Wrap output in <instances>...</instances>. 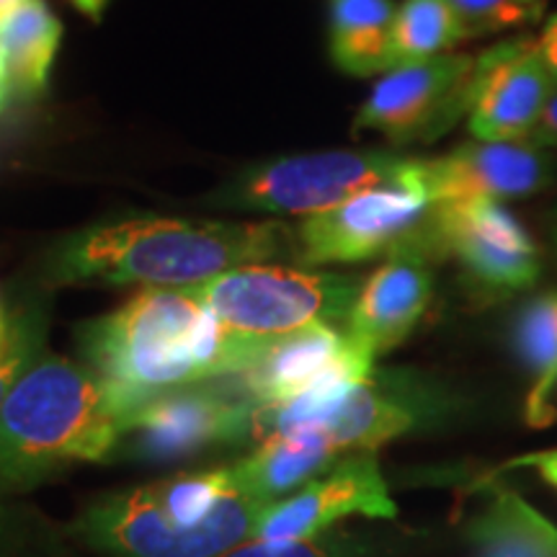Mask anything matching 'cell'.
<instances>
[{"label":"cell","instance_id":"30bf717a","mask_svg":"<svg viewBox=\"0 0 557 557\" xmlns=\"http://www.w3.org/2000/svg\"><path fill=\"white\" fill-rule=\"evenodd\" d=\"M209 382L169 389L143 403L129 416L120 449L135 459L169 462L253 434L259 406L243 385L220 387Z\"/></svg>","mask_w":557,"mask_h":557},{"label":"cell","instance_id":"8fae6325","mask_svg":"<svg viewBox=\"0 0 557 557\" xmlns=\"http://www.w3.org/2000/svg\"><path fill=\"white\" fill-rule=\"evenodd\" d=\"M555 86L537 39L500 41L475 58L470 132L485 143H524Z\"/></svg>","mask_w":557,"mask_h":557},{"label":"cell","instance_id":"4dcf8cb0","mask_svg":"<svg viewBox=\"0 0 557 557\" xmlns=\"http://www.w3.org/2000/svg\"><path fill=\"white\" fill-rule=\"evenodd\" d=\"M549 24H557V13H555V16H549Z\"/></svg>","mask_w":557,"mask_h":557},{"label":"cell","instance_id":"603a6c76","mask_svg":"<svg viewBox=\"0 0 557 557\" xmlns=\"http://www.w3.org/2000/svg\"><path fill=\"white\" fill-rule=\"evenodd\" d=\"M45 344V323L37 312H0V406L37 361Z\"/></svg>","mask_w":557,"mask_h":557},{"label":"cell","instance_id":"4316f807","mask_svg":"<svg viewBox=\"0 0 557 557\" xmlns=\"http://www.w3.org/2000/svg\"><path fill=\"white\" fill-rule=\"evenodd\" d=\"M506 468H534L542 475V480L557 491V449L529 451V455H524V457L511 459Z\"/></svg>","mask_w":557,"mask_h":557},{"label":"cell","instance_id":"9a60e30c","mask_svg":"<svg viewBox=\"0 0 557 557\" xmlns=\"http://www.w3.org/2000/svg\"><path fill=\"white\" fill-rule=\"evenodd\" d=\"M557 165L549 150L532 143H465L426 160V184L436 205L465 199H527L545 191Z\"/></svg>","mask_w":557,"mask_h":557},{"label":"cell","instance_id":"484cf974","mask_svg":"<svg viewBox=\"0 0 557 557\" xmlns=\"http://www.w3.org/2000/svg\"><path fill=\"white\" fill-rule=\"evenodd\" d=\"M524 143H532L537 145L542 150H549V152H557V86L553 90V96H549L545 109H542L537 124H534V129L529 132V137Z\"/></svg>","mask_w":557,"mask_h":557},{"label":"cell","instance_id":"4fadbf2b","mask_svg":"<svg viewBox=\"0 0 557 557\" xmlns=\"http://www.w3.org/2000/svg\"><path fill=\"white\" fill-rule=\"evenodd\" d=\"M395 513L398 506L389 498L377 459L372 451H357L292 496L271 504L253 540H305L331 529L338 519H395Z\"/></svg>","mask_w":557,"mask_h":557},{"label":"cell","instance_id":"5bb4252c","mask_svg":"<svg viewBox=\"0 0 557 557\" xmlns=\"http://www.w3.org/2000/svg\"><path fill=\"white\" fill-rule=\"evenodd\" d=\"M444 410V400L423 380L406 372H377L348 393L318 426L338 451H374Z\"/></svg>","mask_w":557,"mask_h":557},{"label":"cell","instance_id":"44dd1931","mask_svg":"<svg viewBox=\"0 0 557 557\" xmlns=\"http://www.w3.org/2000/svg\"><path fill=\"white\" fill-rule=\"evenodd\" d=\"M468 39L451 0H406L395 13L393 67L447 54Z\"/></svg>","mask_w":557,"mask_h":557},{"label":"cell","instance_id":"ffe728a7","mask_svg":"<svg viewBox=\"0 0 557 557\" xmlns=\"http://www.w3.org/2000/svg\"><path fill=\"white\" fill-rule=\"evenodd\" d=\"M468 534L472 557H557L555 524L508 487H493Z\"/></svg>","mask_w":557,"mask_h":557},{"label":"cell","instance_id":"83f0119b","mask_svg":"<svg viewBox=\"0 0 557 557\" xmlns=\"http://www.w3.org/2000/svg\"><path fill=\"white\" fill-rule=\"evenodd\" d=\"M537 45H540V52L549 65V70L557 75V24H549L547 21L545 32L537 37Z\"/></svg>","mask_w":557,"mask_h":557},{"label":"cell","instance_id":"ac0fdd59","mask_svg":"<svg viewBox=\"0 0 557 557\" xmlns=\"http://www.w3.org/2000/svg\"><path fill=\"white\" fill-rule=\"evenodd\" d=\"M513 346L529 374L524 421L547 429L557 421L553 393L557 385V289L527 299L513 320Z\"/></svg>","mask_w":557,"mask_h":557},{"label":"cell","instance_id":"6da1fadb","mask_svg":"<svg viewBox=\"0 0 557 557\" xmlns=\"http://www.w3.org/2000/svg\"><path fill=\"white\" fill-rule=\"evenodd\" d=\"M267 348L230 333L189 287H148L81 331L88 369L135 410L169 389L248 372Z\"/></svg>","mask_w":557,"mask_h":557},{"label":"cell","instance_id":"52a82bcc","mask_svg":"<svg viewBox=\"0 0 557 557\" xmlns=\"http://www.w3.org/2000/svg\"><path fill=\"white\" fill-rule=\"evenodd\" d=\"M426 235L438 259L451 256L472 295L485 302L517 297L542 278V248L500 201L465 199L436 205Z\"/></svg>","mask_w":557,"mask_h":557},{"label":"cell","instance_id":"cb8c5ba5","mask_svg":"<svg viewBox=\"0 0 557 557\" xmlns=\"http://www.w3.org/2000/svg\"><path fill=\"white\" fill-rule=\"evenodd\" d=\"M468 39L500 34L537 24L545 16L547 0H451Z\"/></svg>","mask_w":557,"mask_h":557},{"label":"cell","instance_id":"ba28073f","mask_svg":"<svg viewBox=\"0 0 557 557\" xmlns=\"http://www.w3.org/2000/svg\"><path fill=\"white\" fill-rule=\"evenodd\" d=\"M410 160L387 150H325L282 158L246 173L225 201L310 218L395 178Z\"/></svg>","mask_w":557,"mask_h":557},{"label":"cell","instance_id":"d4e9b609","mask_svg":"<svg viewBox=\"0 0 557 557\" xmlns=\"http://www.w3.org/2000/svg\"><path fill=\"white\" fill-rule=\"evenodd\" d=\"M367 545L346 532L305 540H248L220 557H364Z\"/></svg>","mask_w":557,"mask_h":557},{"label":"cell","instance_id":"7c38bea8","mask_svg":"<svg viewBox=\"0 0 557 557\" xmlns=\"http://www.w3.org/2000/svg\"><path fill=\"white\" fill-rule=\"evenodd\" d=\"M438 253L426 235V222L387 253V261L367 278L346 320V333L374 359L410 336L434 295Z\"/></svg>","mask_w":557,"mask_h":557},{"label":"cell","instance_id":"1f68e13d","mask_svg":"<svg viewBox=\"0 0 557 557\" xmlns=\"http://www.w3.org/2000/svg\"><path fill=\"white\" fill-rule=\"evenodd\" d=\"M0 312H3V305H0Z\"/></svg>","mask_w":557,"mask_h":557},{"label":"cell","instance_id":"2e32d148","mask_svg":"<svg viewBox=\"0 0 557 557\" xmlns=\"http://www.w3.org/2000/svg\"><path fill=\"white\" fill-rule=\"evenodd\" d=\"M62 39L60 18L45 0H21L0 21V114L39 99Z\"/></svg>","mask_w":557,"mask_h":557},{"label":"cell","instance_id":"277c9868","mask_svg":"<svg viewBox=\"0 0 557 557\" xmlns=\"http://www.w3.org/2000/svg\"><path fill=\"white\" fill-rule=\"evenodd\" d=\"M269 506L233 468L184 472L94 500L70 534L111 557H220L253 540Z\"/></svg>","mask_w":557,"mask_h":557},{"label":"cell","instance_id":"9c48e42d","mask_svg":"<svg viewBox=\"0 0 557 557\" xmlns=\"http://www.w3.org/2000/svg\"><path fill=\"white\" fill-rule=\"evenodd\" d=\"M472 54H438L387 70L354 120V132H380L395 145L431 143L472 109Z\"/></svg>","mask_w":557,"mask_h":557},{"label":"cell","instance_id":"7402d4cb","mask_svg":"<svg viewBox=\"0 0 557 557\" xmlns=\"http://www.w3.org/2000/svg\"><path fill=\"white\" fill-rule=\"evenodd\" d=\"M75 537L39 508L0 498V557H75Z\"/></svg>","mask_w":557,"mask_h":557},{"label":"cell","instance_id":"3957f363","mask_svg":"<svg viewBox=\"0 0 557 557\" xmlns=\"http://www.w3.org/2000/svg\"><path fill=\"white\" fill-rule=\"evenodd\" d=\"M135 406L94 369L41 354L0 406V498L120 449Z\"/></svg>","mask_w":557,"mask_h":557},{"label":"cell","instance_id":"8992f818","mask_svg":"<svg viewBox=\"0 0 557 557\" xmlns=\"http://www.w3.org/2000/svg\"><path fill=\"white\" fill-rule=\"evenodd\" d=\"M431 212L426 160L413 158L385 184L305 218L295 233L297 259L308 267L374 259L413 235Z\"/></svg>","mask_w":557,"mask_h":557},{"label":"cell","instance_id":"e0dca14e","mask_svg":"<svg viewBox=\"0 0 557 557\" xmlns=\"http://www.w3.org/2000/svg\"><path fill=\"white\" fill-rule=\"evenodd\" d=\"M338 449L318 426H299L263 436L256 451L230 465L238 483L263 504H276L312 478L331 470Z\"/></svg>","mask_w":557,"mask_h":557},{"label":"cell","instance_id":"f1b7e54d","mask_svg":"<svg viewBox=\"0 0 557 557\" xmlns=\"http://www.w3.org/2000/svg\"><path fill=\"white\" fill-rule=\"evenodd\" d=\"M70 3H73L75 9L83 13V16H88L94 21H99L103 9H107V0H70Z\"/></svg>","mask_w":557,"mask_h":557},{"label":"cell","instance_id":"5b68a950","mask_svg":"<svg viewBox=\"0 0 557 557\" xmlns=\"http://www.w3.org/2000/svg\"><path fill=\"white\" fill-rule=\"evenodd\" d=\"M189 289L230 333L271 346L310 325L348 320L361 287L351 276L256 263Z\"/></svg>","mask_w":557,"mask_h":557},{"label":"cell","instance_id":"7a4b0ae2","mask_svg":"<svg viewBox=\"0 0 557 557\" xmlns=\"http://www.w3.org/2000/svg\"><path fill=\"white\" fill-rule=\"evenodd\" d=\"M289 250H295V233L282 222L132 218L81 230L62 243L52 259V278L186 289Z\"/></svg>","mask_w":557,"mask_h":557},{"label":"cell","instance_id":"d6986e66","mask_svg":"<svg viewBox=\"0 0 557 557\" xmlns=\"http://www.w3.org/2000/svg\"><path fill=\"white\" fill-rule=\"evenodd\" d=\"M393 0H331V58L348 75L393 70Z\"/></svg>","mask_w":557,"mask_h":557},{"label":"cell","instance_id":"f546056e","mask_svg":"<svg viewBox=\"0 0 557 557\" xmlns=\"http://www.w3.org/2000/svg\"><path fill=\"white\" fill-rule=\"evenodd\" d=\"M547 240H549V250H553L555 263H557V205L549 209V214H547Z\"/></svg>","mask_w":557,"mask_h":557}]
</instances>
